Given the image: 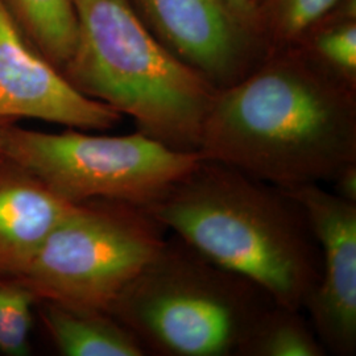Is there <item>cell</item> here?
<instances>
[{
  "label": "cell",
  "instance_id": "30bf717a",
  "mask_svg": "<svg viewBox=\"0 0 356 356\" xmlns=\"http://www.w3.org/2000/svg\"><path fill=\"white\" fill-rule=\"evenodd\" d=\"M74 204L26 168L0 160V276H20Z\"/></svg>",
  "mask_w": 356,
  "mask_h": 356
},
{
  "label": "cell",
  "instance_id": "5b68a950",
  "mask_svg": "<svg viewBox=\"0 0 356 356\" xmlns=\"http://www.w3.org/2000/svg\"><path fill=\"white\" fill-rule=\"evenodd\" d=\"M145 207L111 200L74 204L17 276L38 301L110 312L165 242Z\"/></svg>",
  "mask_w": 356,
  "mask_h": 356
},
{
  "label": "cell",
  "instance_id": "7c38bea8",
  "mask_svg": "<svg viewBox=\"0 0 356 356\" xmlns=\"http://www.w3.org/2000/svg\"><path fill=\"white\" fill-rule=\"evenodd\" d=\"M28 41L63 72L76 40L72 0H3Z\"/></svg>",
  "mask_w": 356,
  "mask_h": 356
},
{
  "label": "cell",
  "instance_id": "4fadbf2b",
  "mask_svg": "<svg viewBox=\"0 0 356 356\" xmlns=\"http://www.w3.org/2000/svg\"><path fill=\"white\" fill-rule=\"evenodd\" d=\"M292 47L356 88V0H341Z\"/></svg>",
  "mask_w": 356,
  "mask_h": 356
},
{
  "label": "cell",
  "instance_id": "ffe728a7",
  "mask_svg": "<svg viewBox=\"0 0 356 356\" xmlns=\"http://www.w3.org/2000/svg\"><path fill=\"white\" fill-rule=\"evenodd\" d=\"M256 1H259V0H256Z\"/></svg>",
  "mask_w": 356,
  "mask_h": 356
},
{
  "label": "cell",
  "instance_id": "d6986e66",
  "mask_svg": "<svg viewBox=\"0 0 356 356\" xmlns=\"http://www.w3.org/2000/svg\"><path fill=\"white\" fill-rule=\"evenodd\" d=\"M15 120H8V119H0V160L6 159L4 154H3V135H4V131L8 124L13 123Z\"/></svg>",
  "mask_w": 356,
  "mask_h": 356
},
{
  "label": "cell",
  "instance_id": "9a60e30c",
  "mask_svg": "<svg viewBox=\"0 0 356 356\" xmlns=\"http://www.w3.org/2000/svg\"><path fill=\"white\" fill-rule=\"evenodd\" d=\"M341 0H259L254 32L268 51L294 45Z\"/></svg>",
  "mask_w": 356,
  "mask_h": 356
},
{
  "label": "cell",
  "instance_id": "8fae6325",
  "mask_svg": "<svg viewBox=\"0 0 356 356\" xmlns=\"http://www.w3.org/2000/svg\"><path fill=\"white\" fill-rule=\"evenodd\" d=\"M47 334L64 356L148 355L140 341L110 312L38 301Z\"/></svg>",
  "mask_w": 356,
  "mask_h": 356
},
{
  "label": "cell",
  "instance_id": "ba28073f",
  "mask_svg": "<svg viewBox=\"0 0 356 356\" xmlns=\"http://www.w3.org/2000/svg\"><path fill=\"white\" fill-rule=\"evenodd\" d=\"M291 191L321 247L318 285L305 307L321 343L337 356L356 353V204L307 184Z\"/></svg>",
  "mask_w": 356,
  "mask_h": 356
},
{
  "label": "cell",
  "instance_id": "2e32d148",
  "mask_svg": "<svg viewBox=\"0 0 356 356\" xmlns=\"http://www.w3.org/2000/svg\"><path fill=\"white\" fill-rule=\"evenodd\" d=\"M38 298L17 276H0V355L26 356Z\"/></svg>",
  "mask_w": 356,
  "mask_h": 356
},
{
  "label": "cell",
  "instance_id": "ac0fdd59",
  "mask_svg": "<svg viewBox=\"0 0 356 356\" xmlns=\"http://www.w3.org/2000/svg\"><path fill=\"white\" fill-rule=\"evenodd\" d=\"M241 19L254 31V19H256V0H225Z\"/></svg>",
  "mask_w": 356,
  "mask_h": 356
},
{
  "label": "cell",
  "instance_id": "3957f363",
  "mask_svg": "<svg viewBox=\"0 0 356 356\" xmlns=\"http://www.w3.org/2000/svg\"><path fill=\"white\" fill-rule=\"evenodd\" d=\"M74 51L63 76L79 92L129 115L138 131L198 152L216 90L153 38L129 0H72Z\"/></svg>",
  "mask_w": 356,
  "mask_h": 356
},
{
  "label": "cell",
  "instance_id": "5bb4252c",
  "mask_svg": "<svg viewBox=\"0 0 356 356\" xmlns=\"http://www.w3.org/2000/svg\"><path fill=\"white\" fill-rule=\"evenodd\" d=\"M326 348L301 310L276 304L261 322L244 356H325Z\"/></svg>",
  "mask_w": 356,
  "mask_h": 356
},
{
  "label": "cell",
  "instance_id": "9c48e42d",
  "mask_svg": "<svg viewBox=\"0 0 356 356\" xmlns=\"http://www.w3.org/2000/svg\"><path fill=\"white\" fill-rule=\"evenodd\" d=\"M0 119H38L76 129H108L123 115L73 88L38 53L0 0Z\"/></svg>",
  "mask_w": 356,
  "mask_h": 356
},
{
  "label": "cell",
  "instance_id": "52a82bcc",
  "mask_svg": "<svg viewBox=\"0 0 356 356\" xmlns=\"http://www.w3.org/2000/svg\"><path fill=\"white\" fill-rule=\"evenodd\" d=\"M144 26L181 64L226 89L270 51L225 0H129Z\"/></svg>",
  "mask_w": 356,
  "mask_h": 356
},
{
  "label": "cell",
  "instance_id": "6da1fadb",
  "mask_svg": "<svg viewBox=\"0 0 356 356\" xmlns=\"http://www.w3.org/2000/svg\"><path fill=\"white\" fill-rule=\"evenodd\" d=\"M198 153L282 189L331 182L356 163V88L297 47L272 51L216 90Z\"/></svg>",
  "mask_w": 356,
  "mask_h": 356
},
{
  "label": "cell",
  "instance_id": "277c9868",
  "mask_svg": "<svg viewBox=\"0 0 356 356\" xmlns=\"http://www.w3.org/2000/svg\"><path fill=\"white\" fill-rule=\"evenodd\" d=\"M276 304L254 281L173 235L119 294L110 313L147 354L244 356Z\"/></svg>",
  "mask_w": 356,
  "mask_h": 356
},
{
  "label": "cell",
  "instance_id": "7a4b0ae2",
  "mask_svg": "<svg viewBox=\"0 0 356 356\" xmlns=\"http://www.w3.org/2000/svg\"><path fill=\"white\" fill-rule=\"evenodd\" d=\"M148 213L198 252L302 310L318 285L321 247L291 191L202 159Z\"/></svg>",
  "mask_w": 356,
  "mask_h": 356
},
{
  "label": "cell",
  "instance_id": "e0dca14e",
  "mask_svg": "<svg viewBox=\"0 0 356 356\" xmlns=\"http://www.w3.org/2000/svg\"><path fill=\"white\" fill-rule=\"evenodd\" d=\"M331 182L334 185V193L339 198L356 204V163L344 166Z\"/></svg>",
  "mask_w": 356,
  "mask_h": 356
},
{
  "label": "cell",
  "instance_id": "8992f818",
  "mask_svg": "<svg viewBox=\"0 0 356 356\" xmlns=\"http://www.w3.org/2000/svg\"><path fill=\"white\" fill-rule=\"evenodd\" d=\"M3 154L70 204L111 200L145 207L195 165L198 152H181L140 131L124 136L60 134L8 124Z\"/></svg>",
  "mask_w": 356,
  "mask_h": 356
}]
</instances>
